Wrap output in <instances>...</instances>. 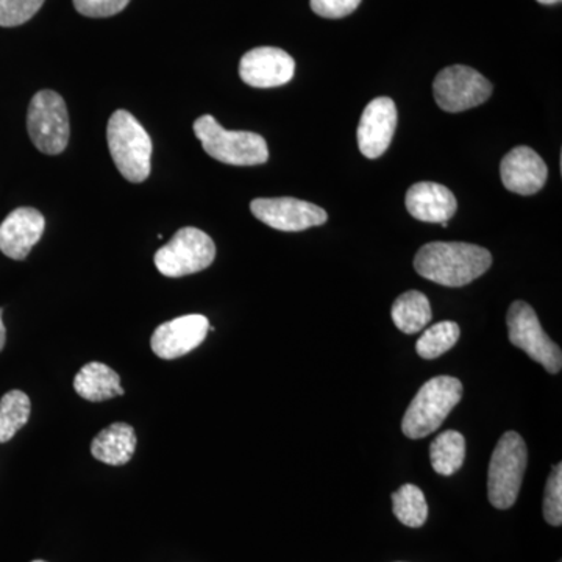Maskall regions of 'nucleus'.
<instances>
[{"mask_svg":"<svg viewBox=\"0 0 562 562\" xmlns=\"http://www.w3.org/2000/svg\"><path fill=\"white\" fill-rule=\"evenodd\" d=\"M492 265L491 251L468 243H430L420 247L414 268L424 279L461 288L480 279Z\"/></svg>","mask_w":562,"mask_h":562,"instance_id":"nucleus-1","label":"nucleus"},{"mask_svg":"<svg viewBox=\"0 0 562 562\" xmlns=\"http://www.w3.org/2000/svg\"><path fill=\"white\" fill-rule=\"evenodd\" d=\"M106 140L114 165L132 183H143L150 176L151 139L133 114L117 110L111 114Z\"/></svg>","mask_w":562,"mask_h":562,"instance_id":"nucleus-2","label":"nucleus"},{"mask_svg":"<svg viewBox=\"0 0 562 562\" xmlns=\"http://www.w3.org/2000/svg\"><path fill=\"white\" fill-rule=\"evenodd\" d=\"M462 397V383L454 376H435L413 398L402 420L406 438L424 439L438 430Z\"/></svg>","mask_w":562,"mask_h":562,"instance_id":"nucleus-3","label":"nucleus"},{"mask_svg":"<svg viewBox=\"0 0 562 562\" xmlns=\"http://www.w3.org/2000/svg\"><path fill=\"white\" fill-rule=\"evenodd\" d=\"M194 133L201 140L203 150L225 165L257 166L269 160L268 143L261 135L225 131L210 114L194 122Z\"/></svg>","mask_w":562,"mask_h":562,"instance_id":"nucleus-4","label":"nucleus"},{"mask_svg":"<svg viewBox=\"0 0 562 562\" xmlns=\"http://www.w3.org/2000/svg\"><path fill=\"white\" fill-rule=\"evenodd\" d=\"M527 462L528 450L522 436L505 432L492 453L487 473V495L494 508L508 509L516 503Z\"/></svg>","mask_w":562,"mask_h":562,"instance_id":"nucleus-5","label":"nucleus"},{"mask_svg":"<svg viewBox=\"0 0 562 562\" xmlns=\"http://www.w3.org/2000/svg\"><path fill=\"white\" fill-rule=\"evenodd\" d=\"M27 131L36 149L58 155L68 147L69 114L58 92L44 90L33 95L27 113Z\"/></svg>","mask_w":562,"mask_h":562,"instance_id":"nucleus-6","label":"nucleus"},{"mask_svg":"<svg viewBox=\"0 0 562 562\" xmlns=\"http://www.w3.org/2000/svg\"><path fill=\"white\" fill-rule=\"evenodd\" d=\"M216 258V246L205 232L180 228L171 241L155 255V266L165 277L179 279L210 268Z\"/></svg>","mask_w":562,"mask_h":562,"instance_id":"nucleus-7","label":"nucleus"},{"mask_svg":"<svg viewBox=\"0 0 562 562\" xmlns=\"http://www.w3.org/2000/svg\"><path fill=\"white\" fill-rule=\"evenodd\" d=\"M509 341L524 350L531 360L539 362L547 372L557 375L562 368L560 347L543 331L541 322L528 303L516 301L509 306L508 316Z\"/></svg>","mask_w":562,"mask_h":562,"instance_id":"nucleus-8","label":"nucleus"},{"mask_svg":"<svg viewBox=\"0 0 562 562\" xmlns=\"http://www.w3.org/2000/svg\"><path fill=\"white\" fill-rule=\"evenodd\" d=\"M492 90L491 81L479 70L462 65L442 69L432 83L436 103L447 113H461L482 105L491 98Z\"/></svg>","mask_w":562,"mask_h":562,"instance_id":"nucleus-9","label":"nucleus"},{"mask_svg":"<svg viewBox=\"0 0 562 562\" xmlns=\"http://www.w3.org/2000/svg\"><path fill=\"white\" fill-rule=\"evenodd\" d=\"M250 210L262 224L280 232H303L328 220L327 211L321 206L292 198L255 199Z\"/></svg>","mask_w":562,"mask_h":562,"instance_id":"nucleus-10","label":"nucleus"},{"mask_svg":"<svg viewBox=\"0 0 562 562\" xmlns=\"http://www.w3.org/2000/svg\"><path fill=\"white\" fill-rule=\"evenodd\" d=\"M210 330V321L202 314H188L165 322L154 331L150 339L151 350L161 360H176L198 349L205 341Z\"/></svg>","mask_w":562,"mask_h":562,"instance_id":"nucleus-11","label":"nucleus"},{"mask_svg":"<svg viewBox=\"0 0 562 562\" xmlns=\"http://www.w3.org/2000/svg\"><path fill=\"white\" fill-rule=\"evenodd\" d=\"M397 128V106L390 98L373 99L364 111L358 125V146L369 160L382 157L390 149L391 140Z\"/></svg>","mask_w":562,"mask_h":562,"instance_id":"nucleus-12","label":"nucleus"},{"mask_svg":"<svg viewBox=\"0 0 562 562\" xmlns=\"http://www.w3.org/2000/svg\"><path fill=\"white\" fill-rule=\"evenodd\" d=\"M295 61L279 47H257L247 52L239 63V76L254 88H276L290 83Z\"/></svg>","mask_w":562,"mask_h":562,"instance_id":"nucleus-13","label":"nucleus"},{"mask_svg":"<svg viewBox=\"0 0 562 562\" xmlns=\"http://www.w3.org/2000/svg\"><path fill=\"white\" fill-rule=\"evenodd\" d=\"M46 220L38 210L22 206L11 211L0 224V251L11 260L22 261L40 241Z\"/></svg>","mask_w":562,"mask_h":562,"instance_id":"nucleus-14","label":"nucleus"},{"mask_svg":"<svg viewBox=\"0 0 562 562\" xmlns=\"http://www.w3.org/2000/svg\"><path fill=\"white\" fill-rule=\"evenodd\" d=\"M501 177L506 190L520 195H532L542 190L549 169L538 151L519 146L503 157Z\"/></svg>","mask_w":562,"mask_h":562,"instance_id":"nucleus-15","label":"nucleus"},{"mask_svg":"<svg viewBox=\"0 0 562 562\" xmlns=\"http://www.w3.org/2000/svg\"><path fill=\"white\" fill-rule=\"evenodd\" d=\"M405 205L413 217L428 224H447L458 210L453 192L432 181L413 184L406 192Z\"/></svg>","mask_w":562,"mask_h":562,"instance_id":"nucleus-16","label":"nucleus"},{"mask_svg":"<svg viewBox=\"0 0 562 562\" xmlns=\"http://www.w3.org/2000/svg\"><path fill=\"white\" fill-rule=\"evenodd\" d=\"M74 390L85 401L103 402L124 395L121 376L103 362L92 361L85 364L74 379Z\"/></svg>","mask_w":562,"mask_h":562,"instance_id":"nucleus-17","label":"nucleus"},{"mask_svg":"<svg viewBox=\"0 0 562 562\" xmlns=\"http://www.w3.org/2000/svg\"><path fill=\"white\" fill-rule=\"evenodd\" d=\"M136 449V432L127 424H113L99 432L91 443L95 460L110 465H124L132 460Z\"/></svg>","mask_w":562,"mask_h":562,"instance_id":"nucleus-18","label":"nucleus"},{"mask_svg":"<svg viewBox=\"0 0 562 562\" xmlns=\"http://www.w3.org/2000/svg\"><path fill=\"white\" fill-rule=\"evenodd\" d=\"M391 316L398 330L406 335H414L430 324L431 305L427 295L422 294L420 291H408L394 302Z\"/></svg>","mask_w":562,"mask_h":562,"instance_id":"nucleus-19","label":"nucleus"},{"mask_svg":"<svg viewBox=\"0 0 562 562\" xmlns=\"http://www.w3.org/2000/svg\"><path fill=\"white\" fill-rule=\"evenodd\" d=\"M465 458V439L461 432L449 430L439 435L430 446V460L436 473L443 476L460 471Z\"/></svg>","mask_w":562,"mask_h":562,"instance_id":"nucleus-20","label":"nucleus"},{"mask_svg":"<svg viewBox=\"0 0 562 562\" xmlns=\"http://www.w3.org/2000/svg\"><path fill=\"white\" fill-rule=\"evenodd\" d=\"M31 417V398L22 391H10L0 398V443L9 442Z\"/></svg>","mask_w":562,"mask_h":562,"instance_id":"nucleus-21","label":"nucleus"},{"mask_svg":"<svg viewBox=\"0 0 562 562\" xmlns=\"http://www.w3.org/2000/svg\"><path fill=\"white\" fill-rule=\"evenodd\" d=\"M395 517L406 527L419 528L427 522L428 505L424 492L414 484H405L392 494Z\"/></svg>","mask_w":562,"mask_h":562,"instance_id":"nucleus-22","label":"nucleus"},{"mask_svg":"<svg viewBox=\"0 0 562 562\" xmlns=\"http://www.w3.org/2000/svg\"><path fill=\"white\" fill-rule=\"evenodd\" d=\"M460 339V327L452 321L438 322L424 331L416 342V351L424 360H436L447 353Z\"/></svg>","mask_w":562,"mask_h":562,"instance_id":"nucleus-23","label":"nucleus"},{"mask_svg":"<svg viewBox=\"0 0 562 562\" xmlns=\"http://www.w3.org/2000/svg\"><path fill=\"white\" fill-rule=\"evenodd\" d=\"M44 0H0V27H18L31 21Z\"/></svg>","mask_w":562,"mask_h":562,"instance_id":"nucleus-24","label":"nucleus"},{"mask_svg":"<svg viewBox=\"0 0 562 562\" xmlns=\"http://www.w3.org/2000/svg\"><path fill=\"white\" fill-rule=\"evenodd\" d=\"M543 517L553 527L562 524V465L553 468L552 475L547 482L546 495H543Z\"/></svg>","mask_w":562,"mask_h":562,"instance_id":"nucleus-25","label":"nucleus"},{"mask_svg":"<svg viewBox=\"0 0 562 562\" xmlns=\"http://www.w3.org/2000/svg\"><path fill=\"white\" fill-rule=\"evenodd\" d=\"M131 0H74V7L88 18H110L121 13Z\"/></svg>","mask_w":562,"mask_h":562,"instance_id":"nucleus-26","label":"nucleus"},{"mask_svg":"<svg viewBox=\"0 0 562 562\" xmlns=\"http://www.w3.org/2000/svg\"><path fill=\"white\" fill-rule=\"evenodd\" d=\"M312 10L327 20H341L360 7L361 0H312Z\"/></svg>","mask_w":562,"mask_h":562,"instance_id":"nucleus-27","label":"nucleus"},{"mask_svg":"<svg viewBox=\"0 0 562 562\" xmlns=\"http://www.w3.org/2000/svg\"><path fill=\"white\" fill-rule=\"evenodd\" d=\"M2 308H0V351L3 350V347H5V341H7V330H5V325H3V322H2Z\"/></svg>","mask_w":562,"mask_h":562,"instance_id":"nucleus-28","label":"nucleus"},{"mask_svg":"<svg viewBox=\"0 0 562 562\" xmlns=\"http://www.w3.org/2000/svg\"><path fill=\"white\" fill-rule=\"evenodd\" d=\"M539 3H543V5H554V3H560L561 0H538Z\"/></svg>","mask_w":562,"mask_h":562,"instance_id":"nucleus-29","label":"nucleus"},{"mask_svg":"<svg viewBox=\"0 0 562 562\" xmlns=\"http://www.w3.org/2000/svg\"><path fill=\"white\" fill-rule=\"evenodd\" d=\"M33 562H46V561H33Z\"/></svg>","mask_w":562,"mask_h":562,"instance_id":"nucleus-30","label":"nucleus"}]
</instances>
